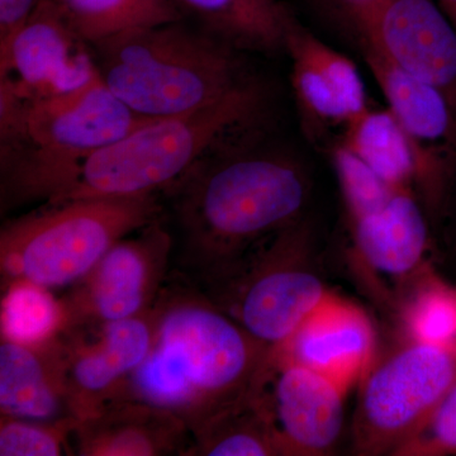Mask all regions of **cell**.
<instances>
[{"label": "cell", "mask_w": 456, "mask_h": 456, "mask_svg": "<svg viewBox=\"0 0 456 456\" xmlns=\"http://www.w3.org/2000/svg\"><path fill=\"white\" fill-rule=\"evenodd\" d=\"M187 456H281L254 387L246 397L191 430Z\"/></svg>", "instance_id": "21"}, {"label": "cell", "mask_w": 456, "mask_h": 456, "mask_svg": "<svg viewBox=\"0 0 456 456\" xmlns=\"http://www.w3.org/2000/svg\"><path fill=\"white\" fill-rule=\"evenodd\" d=\"M160 220V194L42 204L2 227V283L22 279L53 290L77 284L119 240Z\"/></svg>", "instance_id": "6"}, {"label": "cell", "mask_w": 456, "mask_h": 456, "mask_svg": "<svg viewBox=\"0 0 456 456\" xmlns=\"http://www.w3.org/2000/svg\"><path fill=\"white\" fill-rule=\"evenodd\" d=\"M332 165L338 180L349 222L379 211L393 191L362 159L338 142L332 147Z\"/></svg>", "instance_id": "27"}, {"label": "cell", "mask_w": 456, "mask_h": 456, "mask_svg": "<svg viewBox=\"0 0 456 456\" xmlns=\"http://www.w3.org/2000/svg\"><path fill=\"white\" fill-rule=\"evenodd\" d=\"M399 318L406 340L456 342V287L426 270L402 290Z\"/></svg>", "instance_id": "25"}, {"label": "cell", "mask_w": 456, "mask_h": 456, "mask_svg": "<svg viewBox=\"0 0 456 456\" xmlns=\"http://www.w3.org/2000/svg\"><path fill=\"white\" fill-rule=\"evenodd\" d=\"M152 311L151 349L121 399L167 408L191 432L251 392L273 347L248 334L191 279L171 272Z\"/></svg>", "instance_id": "2"}, {"label": "cell", "mask_w": 456, "mask_h": 456, "mask_svg": "<svg viewBox=\"0 0 456 456\" xmlns=\"http://www.w3.org/2000/svg\"><path fill=\"white\" fill-rule=\"evenodd\" d=\"M353 33L439 89L456 112V28L435 0H384Z\"/></svg>", "instance_id": "14"}, {"label": "cell", "mask_w": 456, "mask_h": 456, "mask_svg": "<svg viewBox=\"0 0 456 456\" xmlns=\"http://www.w3.org/2000/svg\"><path fill=\"white\" fill-rule=\"evenodd\" d=\"M265 108V90L254 77L212 106L152 119L90 156L70 188L50 203L164 193L213 147L261 125Z\"/></svg>", "instance_id": "5"}, {"label": "cell", "mask_w": 456, "mask_h": 456, "mask_svg": "<svg viewBox=\"0 0 456 456\" xmlns=\"http://www.w3.org/2000/svg\"><path fill=\"white\" fill-rule=\"evenodd\" d=\"M174 245L164 220L119 240L65 297L69 326L125 320L149 311L169 278Z\"/></svg>", "instance_id": "9"}, {"label": "cell", "mask_w": 456, "mask_h": 456, "mask_svg": "<svg viewBox=\"0 0 456 456\" xmlns=\"http://www.w3.org/2000/svg\"><path fill=\"white\" fill-rule=\"evenodd\" d=\"M356 256L369 269L406 288L432 268L428 254L435 251L428 213L416 191L398 188L375 213L350 222Z\"/></svg>", "instance_id": "17"}, {"label": "cell", "mask_w": 456, "mask_h": 456, "mask_svg": "<svg viewBox=\"0 0 456 456\" xmlns=\"http://www.w3.org/2000/svg\"><path fill=\"white\" fill-rule=\"evenodd\" d=\"M152 119L131 110L99 75L55 97L20 99L0 92L2 212L53 202L90 156Z\"/></svg>", "instance_id": "3"}, {"label": "cell", "mask_w": 456, "mask_h": 456, "mask_svg": "<svg viewBox=\"0 0 456 456\" xmlns=\"http://www.w3.org/2000/svg\"><path fill=\"white\" fill-rule=\"evenodd\" d=\"M92 47L102 82L147 118L212 106L254 79L245 53L184 20L130 29Z\"/></svg>", "instance_id": "4"}, {"label": "cell", "mask_w": 456, "mask_h": 456, "mask_svg": "<svg viewBox=\"0 0 456 456\" xmlns=\"http://www.w3.org/2000/svg\"><path fill=\"white\" fill-rule=\"evenodd\" d=\"M285 53L292 60L294 95L308 136L321 137L331 128L342 134L370 108L355 64L297 20L288 31Z\"/></svg>", "instance_id": "15"}, {"label": "cell", "mask_w": 456, "mask_h": 456, "mask_svg": "<svg viewBox=\"0 0 456 456\" xmlns=\"http://www.w3.org/2000/svg\"><path fill=\"white\" fill-rule=\"evenodd\" d=\"M434 248L441 264L456 274V163L431 221Z\"/></svg>", "instance_id": "29"}, {"label": "cell", "mask_w": 456, "mask_h": 456, "mask_svg": "<svg viewBox=\"0 0 456 456\" xmlns=\"http://www.w3.org/2000/svg\"><path fill=\"white\" fill-rule=\"evenodd\" d=\"M185 17L242 53H285L294 17L279 0H174Z\"/></svg>", "instance_id": "20"}, {"label": "cell", "mask_w": 456, "mask_h": 456, "mask_svg": "<svg viewBox=\"0 0 456 456\" xmlns=\"http://www.w3.org/2000/svg\"><path fill=\"white\" fill-rule=\"evenodd\" d=\"M2 288L0 329L4 340L47 344L69 326L64 298H56L53 289L22 279L2 284Z\"/></svg>", "instance_id": "24"}, {"label": "cell", "mask_w": 456, "mask_h": 456, "mask_svg": "<svg viewBox=\"0 0 456 456\" xmlns=\"http://www.w3.org/2000/svg\"><path fill=\"white\" fill-rule=\"evenodd\" d=\"M154 338L152 307L140 316L69 326L55 338L66 398L77 421L121 399Z\"/></svg>", "instance_id": "10"}, {"label": "cell", "mask_w": 456, "mask_h": 456, "mask_svg": "<svg viewBox=\"0 0 456 456\" xmlns=\"http://www.w3.org/2000/svg\"><path fill=\"white\" fill-rule=\"evenodd\" d=\"M191 432L167 408L134 398L114 401L77 421L74 454L79 456H187Z\"/></svg>", "instance_id": "18"}, {"label": "cell", "mask_w": 456, "mask_h": 456, "mask_svg": "<svg viewBox=\"0 0 456 456\" xmlns=\"http://www.w3.org/2000/svg\"><path fill=\"white\" fill-rule=\"evenodd\" d=\"M0 413L35 421L75 419L66 398L55 340L27 345L2 338Z\"/></svg>", "instance_id": "19"}, {"label": "cell", "mask_w": 456, "mask_h": 456, "mask_svg": "<svg viewBox=\"0 0 456 456\" xmlns=\"http://www.w3.org/2000/svg\"><path fill=\"white\" fill-rule=\"evenodd\" d=\"M281 456L334 454L344 430L346 389L272 349L254 384Z\"/></svg>", "instance_id": "12"}, {"label": "cell", "mask_w": 456, "mask_h": 456, "mask_svg": "<svg viewBox=\"0 0 456 456\" xmlns=\"http://www.w3.org/2000/svg\"><path fill=\"white\" fill-rule=\"evenodd\" d=\"M356 42L412 147L416 193L432 217L456 163L455 110L439 89L402 70L368 42Z\"/></svg>", "instance_id": "11"}, {"label": "cell", "mask_w": 456, "mask_h": 456, "mask_svg": "<svg viewBox=\"0 0 456 456\" xmlns=\"http://www.w3.org/2000/svg\"><path fill=\"white\" fill-rule=\"evenodd\" d=\"M375 345L377 335L367 312L331 292L287 341L273 349L349 391L374 364Z\"/></svg>", "instance_id": "16"}, {"label": "cell", "mask_w": 456, "mask_h": 456, "mask_svg": "<svg viewBox=\"0 0 456 456\" xmlns=\"http://www.w3.org/2000/svg\"><path fill=\"white\" fill-rule=\"evenodd\" d=\"M338 142L362 159L389 187L416 191L412 147L388 108H369L345 128Z\"/></svg>", "instance_id": "22"}, {"label": "cell", "mask_w": 456, "mask_h": 456, "mask_svg": "<svg viewBox=\"0 0 456 456\" xmlns=\"http://www.w3.org/2000/svg\"><path fill=\"white\" fill-rule=\"evenodd\" d=\"M90 45L130 31L184 20L174 0H53Z\"/></svg>", "instance_id": "23"}, {"label": "cell", "mask_w": 456, "mask_h": 456, "mask_svg": "<svg viewBox=\"0 0 456 456\" xmlns=\"http://www.w3.org/2000/svg\"><path fill=\"white\" fill-rule=\"evenodd\" d=\"M455 287H456V285H455Z\"/></svg>", "instance_id": "33"}, {"label": "cell", "mask_w": 456, "mask_h": 456, "mask_svg": "<svg viewBox=\"0 0 456 456\" xmlns=\"http://www.w3.org/2000/svg\"><path fill=\"white\" fill-rule=\"evenodd\" d=\"M327 7L336 12L345 22L355 28L360 20L370 13L378 5L382 4L384 0H322Z\"/></svg>", "instance_id": "31"}, {"label": "cell", "mask_w": 456, "mask_h": 456, "mask_svg": "<svg viewBox=\"0 0 456 456\" xmlns=\"http://www.w3.org/2000/svg\"><path fill=\"white\" fill-rule=\"evenodd\" d=\"M331 292L316 226L307 215L255 246L204 293L256 340L277 347Z\"/></svg>", "instance_id": "7"}, {"label": "cell", "mask_w": 456, "mask_h": 456, "mask_svg": "<svg viewBox=\"0 0 456 456\" xmlns=\"http://www.w3.org/2000/svg\"><path fill=\"white\" fill-rule=\"evenodd\" d=\"M44 0H0V47L5 46Z\"/></svg>", "instance_id": "30"}, {"label": "cell", "mask_w": 456, "mask_h": 456, "mask_svg": "<svg viewBox=\"0 0 456 456\" xmlns=\"http://www.w3.org/2000/svg\"><path fill=\"white\" fill-rule=\"evenodd\" d=\"M456 28V0H435Z\"/></svg>", "instance_id": "32"}, {"label": "cell", "mask_w": 456, "mask_h": 456, "mask_svg": "<svg viewBox=\"0 0 456 456\" xmlns=\"http://www.w3.org/2000/svg\"><path fill=\"white\" fill-rule=\"evenodd\" d=\"M93 47L44 0L5 46L0 47V92L20 99L55 97L98 77Z\"/></svg>", "instance_id": "13"}, {"label": "cell", "mask_w": 456, "mask_h": 456, "mask_svg": "<svg viewBox=\"0 0 456 456\" xmlns=\"http://www.w3.org/2000/svg\"><path fill=\"white\" fill-rule=\"evenodd\" d=\"M77 419L46 422L2 415L0 456L75 455L73 431Z\"/></svg>", "instance_id": "26"}, {"label": "cell", "mask_w": 456, "mask_h": 456, "mask_svg": "<svg viewBox=\"0 0 456 456\" xmlns=\"http://www.w3.org/2000/svg\"><path fill=\"white\" fill-rule=\"evenodd\" d=\"M456 455V383L428 422L393 456Z\"/></svg>", "instance_id": "28"}, {"label": "cell", "mask_w": 456, "mask_h": 456, "mask_svg": "<svg viewBox=\"0 0 456 456\" xmlns=\"http://www.w3.org/2000/svg\"><path fill=\"white\" fill-rule=\"evenodd\" d=\"M456 383V342L406 340L360 380L351 426L359 456L395 455L430 419Z\"/></svg>", "instance_id": "8"}, {"label": "cell", "mask_w": 456, "mask_h": 456, "mask_svg": "<svg viewBox=\"0 0 456 456\" xmlns=\"http://www.w3.org/2000/svg\"><path fill=\"white\" fill-rule=\"evenodd\" d=\"M260 134L257 125L222 141L164 191L180 233L178 272L204 292L255 246L308 215V167Z\"/></svg>", "instance_id": "1"}]
</instances>
